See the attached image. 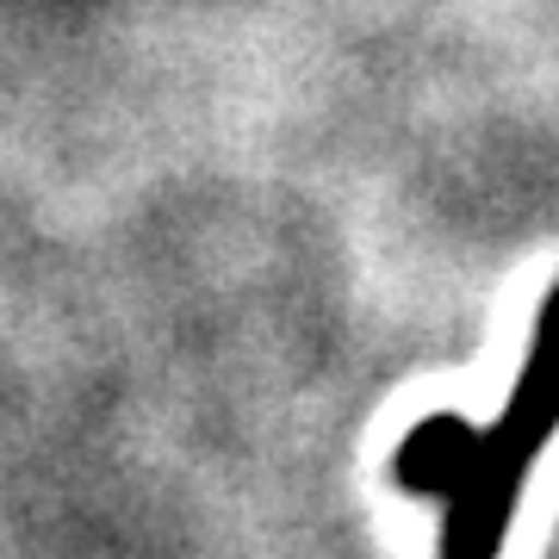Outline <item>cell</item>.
Returning a JSON list of instances; mask_svg holds the SVG:
<instances>
[{"label":"cell","mask_w":559,"mask_h":559,"mask_svg":"<svg viewBox=\"0 0 559 559\" xmlns=\"http://www.w3.org/2000/svg\"><path fill=\"white\" fill-rule=\"evenodd\" d=\"M559 436V280L535 311V336L522 355V373L503 399L498 423L473 429V454L460 466L454 491L441 498L436 559H498L510 522L522 510L528 473Z\"/></svg>","instance_id":"obj_1"},{"label":"cell","mask_w":559,"mask_h":559,"mask_svg":"<svg viewBox=\"0 0 559 559\" xmlns=\"http://www.w3.org/2000/svg\"><path fill=\"white\" fill-rule=\"evenodd\" d=\"M473 429L479 423H466L460 411H429L423 423H411V436L392 454V485L404 498H448L473 454Z\"/></svg>","instance_id":"obj_2"}]
</instances>
